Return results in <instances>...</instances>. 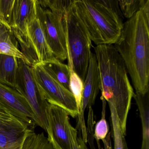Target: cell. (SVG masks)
<instances>
[{
    "instance_id": "cell-4",
    "label": "cell",
    "mask_w": 149,
    "mask_h": 149,
    "mask_svg": "<svg viewBox=\"0 0 149 149\" xmlns=\"http://www.w3.org/2000/svg\"><path fill=\"white\" fill-rule=\"evenodd\" d=\"M70 2L66 0H36V17L55 57L61 61L68 57L65 17Z\"/></svg>"
},
{
    "instance_id": "cell-23",
    "label": "cell",
    "mask_w": 149,
    "mask_h": 149,
    "mask_svg": "<svg viewBox=\"0 0 149 149\" xmlns=\"http://www.w3.org/2000/svg\"><path fill=\"white\" fill-rule=\"evenodd\" d=\"M70 138H71V146L72 149H82L81 144L78 140L77 131L76 128L70 125Z\"/></svg>"
},
{
    "instance_id": "cell-21",
    "label": "cell",
    "mask_w": 149,
    "mask_h": 149,
    "mask_svg": "<svg viewBox=\"0 0 149 149\" xmlns=\"http://www.w3.org/2000/svg\"><path fill=\"white\" fill-rule=\"evenodd\" d=\"M15 0H0V22L11 28Z\"/></svg>"
},
{
    "instance_id": "cell-8",
    "label": "cell",
    "mask_w": 149,
    "mask_h": 149,
    "mask_svg": "<svg viewBox=\"0 0 149 149\" xmlns=\"http://www.w3.org/2000/svg\"><path fill=\"white\" fill-rule=\"evenodd\" d=\"M36 18V0H15L11 28L21 51L26 59H29L32 55L28 27Z\"/></svg>"
},
{
    "instance_id": "cell-22",
    "label": "cell",
    "mask_w": 149,
    "mask_h": 149,
    "mask_svg": "<svg viewBox=\"0 0 149 149\" xmlns=\"http://www.w3.org/2000/svg\"><path fill=\"white\" fill-rule=\"evenodd\" d=\"M102 101V118L97 123L95 128L94 136L97 141L98 145H99V141L102 140L106 137L108 134L109 127L107 121L105 118V106H106V101L104 98L101 97Z\"/></svg>"
},
{
    "instance_id": "cell-10",
    "label": "cell",
    "mask_w": 149,
    "mask_h": 149,
    "mask_svg": "<svg viewBox=\"0 0 149 149\" xmlns=\"http://www.w3.org/2000/svg\"><path fill=\"white\" fill-rule=\"evenodd\" d=\"M100 72L96 56L95 53H91L85 81L84 83L81 110L78 117V125L82 134L83 140L87 143L88 135L84 120L85 111L91 108L95 103L100 90Z\"/></svg>"
},
{
    "instance_id": "cell-2",
    "label": "cell",
    "mask_w": 149,
    "mask_h": 149,
    "mask_svg": "<svg viewBox=\"0 0 149 149\" xmlns=\"http://www.w3.org/2000/svg\"><path fill=\"white\" fill-rule=\"evenodd\" d=\"M100 72L102 97L113 105L126 135V122L134 95L122 57L113 45L94 47Z\"/></svg>"
},
{
    "instance_id": "cell-6",
    "label": "cell",
    "mask_w": 149,
    "mask_h": 149,
    "mask_svg": "<svg viewBox=\"0 0 149 149\" xmlns=\"http://www.w3.org/2000/svg\"><path fill=\"white\" fill-rule=\"evenodd\" d=\"M18 69L15 88L26 99L35 116L37 126L47 132L48 123L45 113L47 101L42 97L33 74L32 66L17 58Z\"/></svg>"
},
{
    "instance_id": "cell-20",
    "label": "cell",
    "mask_w": 149,
    "mask_h": 149,
    "mask_svg": "<svg viewBox=\"0 0 149 149\" xmlns=\"http://www.w3.org/2000/svg\"><path fill=\"white\" fill-rule=\"evenodd\" d=\"M70 91L74 96L75 99L79 115L81 110V105L84 89V83L80 77L77 75V74L73 70H70Z\"/></svg>"
},
{
    "instance_id": "cell-13",
    "label": "cell",
    "mask_w": 149,
    "mask_h": 149,
    "mask_svg": "<svg viewBox=\"0 0 149 149\" xmlns=\"http://www.w3.org/2000/svg\"><path fill=\"white\" fill-rule=\"evenodd\" d=\"M0 54L20 58L28 64L21 51L12 28L0 22Z\"/></svg>"
},
{
    "instance_id": "cell-15",
    "label": "cell",
    "mask_w": 149,
    "mask_h": 149,
    "mask_svg": "<svg viewBox=\"0 0 149 149\" xmlns=\"http://www.w3.org/2000/svg\"><path fill=\"white\" fill-rule=\"evenodd\" d=\"M17 69V58L0 54V83L15 88Z\"/></svg>"
},
{
    "instance_id": "cell-5",
    "label": "cell",
    "mask_w": 149,
    "mask_h": 149,
    "mask_svg": "<svg viewBox=\"0 0 149 149\" xmlns=\"http://www.w3.org/2000/svg\"><path fill=\"white\" fill-rule=\"evenodd\" d=\"M68 50V66L84 83L92 47L86 26L78 15L73 1L67 8L65 17Z\"/></svg>"
},
{
    "instance_id": "cell-7",
    "label": "cell",
    "mask_w": 149,
    "mask_h": 149,
    "mask_svg": "<svg viewBox=\"0 0 149 149\" xmlns=\"http://www.w3.org/2000/svg\"><path fill=\"white\" fill-rule=\"evenodd\" d=\"M32 70L42 98L64 109L74 118L77 117V105L71 91L48 74L40 64L32 66Z\"/></svg>"
},
{
    "instance_id": "cell-17",
    "label": "cell",
    "mask_w": 149,
    "mask_h": 149,
    "mask_svg": "<svg viewBox=\"0 0 149 149\" xmlns=\"http://www.w3.org/2000/svg\"><path fill=\"white\" fill-rule=\"evenodd\" d=\"M22 149H56L44 135V132L36 133L30 129L27 132Z\"/></svg>"
},
{
    "instance_id": "cell-9",
    "label": "cell",
    "mask_w": 149,
    "mask_h": 149,
    "mask_svg": "<svg viewBox=\"0 0 149 149\" xmlns=\"http://www.w3.org/2000/svg\"><path fill=\"white\" fill-rule=\"evenodd\" d=\"M45 113L48 139L56 149H72L69 114L64 109L48 102Z\"/></svg>"
},
{
    "instance_id": "cell-18",
    "label": "cell",
    "mask_w": 149,
    "mask_h": 149,
    "mask_svg": "<svg viewBox=\"0 0 149 149\" xmlns=\"http://www.w3.org/2000/svg\"><path fill=\"white\" fill-rule=\"evenodd\" d=\"M111 113L114 149H128L125 136L117 114L116 111L113 105L108 103Z\"/></svg>"
},
{
    "instance_id": "cell-16",
    "label": "cell",
    "mask_w": 149,
    "mask_h": 149,
    "mask_svg": "<svg viewBox=\"0 0 149 149\" xmlns=\"http://www.w3.org/2000/svg\"><path fill=\"white\" fill-rule=\"evenodd\" d=\"M44 70L68 90L70 91V70L57 59L41 63Z\"/></svg>"
},
{
    "instance_id": "cell-19",
    "label": "cell",
    "mask_w": 149,
    "mask_h": 149,
    "mask_svg": "<svg viewBox=\"0 0 149 149\" xmlns=\"http://www.w3.org/2000/svg\"><path fill=\"white\" fill-rule=\"evenodd\" d=\"M147 0H120L118 1L120 11L126 19H130L145 5Z\"/></svg>"
},
{
    "instance_id": "cell-14",
    "label": "cell",
    "mask_w": 149,
    "mask_h": 149,
    "mask_svg": "<svg viewBox=\"0 0 149 149\" xmlns=\"http://www.w3.org/2000/svg\"><path fill=\"white\" fill-rule=\"evenodd\" d=\"M133 97L137 105L142 123L141 149H149V91L144 94L134 93Z\"/></svg>"
},
{
    "instance_id": "cell-24",
    "label": "cell",
    "mask_w": 149,
    "mask_h": 149,
    "mask_svg": "<svg viewBox=\"0 0 149 149\" xmlns=\"http://www.w3.org/2000/svg\"><path fill=\"white\" fill-rule=\"evenodd\" d=\"M110 133H109L106 136V137L103 139V143L104 146V148H100V147H98V149H112L111 146V141L110 138Z\"/></svg>"
},
{
    "instance_id": "cell-12",
    "label": "cell",
    "mask_w": 149,
    "mask_h": 149,
    "mask_svg": "<svg viewBox=\"0 0 149 149\" xmlns=\"http://www.w3.org/2000/svg\"><path fill=\"white\" fill-rule=\"evenodd\" d=\"M28 37L31 48L39 64L56 59L46 41L37 17L29 25Z\"/></svg>"
},
{
    "instance_id": "cell-11",
    "label": "cell",
    "mask_w": 149,
    "mask_h": 149,
    "mask_svg": "<svg viewBox=\"0 0 149 149\" xmlns=\"http://www.w3.org/2000/svg\"><path fill=\"white\" fill-rule=\"evenodd\" d=\"M0 102L15 116L35 130L36 118L31 107L25 97L15 88L0 83Z\"/></svg>"
},
{
    "instance_id": "cell-1",
    "label": "cell",
    "mask_w": 149,
    "mask_h": 149,
    "mask_svg": "<svg viewBox=\"0 0 149 149\" xmlns=\"http://www.w3.org/2000/svg\"><path fill=\"white\" fill-rule=\"evenodd\" d=\"M114 45L124 62L136 93L149 91V0L123 23Z\"/></svg>"
},
{
    "instance_id": "cell-3",
    "label": "cell",
    "mask_w": 149,
    "mask_h": 149,
    "mask_svg": "<svg viewBox=\"0 0 149 149\" xmlns=\"http://www.w3.org/2000/svg\"><path fill=\"white\" fill-rule=\"evenodd\" d=\"M78 15L96 46L113 45L120 36L124 17L117 0H74Z\"/></svg>"
}]
</instances>
